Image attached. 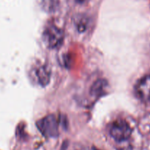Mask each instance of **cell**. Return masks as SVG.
Returning a JSON list of instances; mask_svg holds the SVG:
<instances>
[{
    "label": "cell",
    "mask_w": 150,
    "mask_h": 150,
    "mask_svg": "<svg viewBox=\"0 0 150 150\" xmlns=\"http://www.w3.org/2000/svg\"><path fill=\"white\" fill-rule=\"evenodd\" d=\"M88 24V18L85 16H81L79 17L78 19L77 20L76 22V25H77V30L80 33H83L86 30Z\"/></svg>",
    "instance_id": "obj_8"
},
{
    "label": "cell",
    "mask_w": 150,
    "mask_h": 150,
    "mask_svg": "<svg viewBox=\"0 0 150 150\" xmlns=\"http://www.w3.org/2000/svg\"><path fill=\"white\" fill-rule=\"evenodd\" d=\"M35 77L38 83L41 86H47L50 83L51 79V72L47 66L41 65L35 70Z\"/></svg>",
    "instance_id": "obj_5"
},
{
    "label": "cell",
    "mask_w": 150,
    "mask_h": 150,
    "mask_svg": "<svg viewBox=\"0 0 150 150\" xmlns=\"http://www.w3.org/2000/svg\"><path fill=\"white\" fill-rule=\"evenodd\" d=\"M43 40L46 46L50 49L60 47L64 40V32L55 25L47 26L43 33Z\"/></svg>",
    "instance_id": "obj_1"
},
{
    "label": "cell",
    "mask_w": 150,
    "mask_h": 150,
    "mask_svg": "<svg viewBox=\"0 0 150 150\" xmlns=\"http://www.w3.org/2000/svg\"><path fill=\"white\" fill-rule=\"evenodd\" d=\"M77 1L79 3H84V2H86L87 0H77Z\"/></svg>",
    "instance_id": "obj_10"
},
{
    "label": "cell",
    "mask_w": 150,
    "mask_h": 150,
    "mask_svg": "<svg viewBox=\"0 0 150 150\" xmlns=\"http://www.w3.org/2000/svg\"><path fill=\"white\" fill-rule=\"evenodd\" d=\"M37 127L47 138H57L59 135V121L54 115L45 116L37 122Z\"/></svg>",
    "instance_id": "obj_2"
},
{
    "label": "cell",
    "mask_w": 150,
    "mask_h": 150,
    "mask_svg": "<svg viewBox=\"0 0 150 150\" xmlns=\"http://www.w3.org/2000/svg\"><path fill=\"white\" fill-rule=\"evenodd\" d=\"M135 93L141 100L150 102V75H147L138 80L135 88Z\"/></svg>",
    "instance_id": "obj_4"
},
{
    "label": "cell",
    "mask_w": 150,
    "mask_h": 150,
    "mask_svg": "<svg viewBox=\"0 0 150 150\" xmlns=\"http://www.w3.org/2000/svg\"><path fill=\"white\" fill-rule=\"evenodd\" d=\"M58 0H43L42 7L45 11L54 12L58 7Z\"/></svg>",
    "instance_id": "obj_7"
},
{
    "label": "cell",
    "mask_w": 150,
    "mask_h": 150,
    "mask_svg": "<svg viewBox=\"0 0 150 150\" xmlns=\"http://www.w3.org/2000/svg\"><path fill=\"white\" fill-rule=\"evenodd\" d=\"M108 87V82L104 79H99L96 80L90 89V93L93 96H101L105 93Z\"/></svg>",
    "instance_id": "obj_6"
},
{
    "label": "cell",
    "mask_w": 150,
    "mask_h": 150,
    "mask_svg": "<svg viewBox=\"0 0 150 150\" xmlns=\"http://www.w3.org/2000/svg\"><path fill=\"white\" fill-rule=\"evenodd\" d=\"M132 134V128L124 119L114 121L110 127V135L118 142L127 141Z\"/></svg>",
    "instance_id": "obj_3"
},
{
    "label": "cell",
    "mask_w": 150,
    "mask_h": 150,
    "mask_svg": "<svg viewBox=\"0 0 150 150\" xmlns=\"http://www.w3.org/2000/svg\"></svg>",
    "instance_id": "obj_11"
},
{
    "label": "cell",
    "mask_w": 150,
    "mask_h": 150,
    "mask_svg": "<svg viewBox=\"0 0 150 150\" xmlns=\"http://www.w3.org/2000/svg\"><path fill=\"white\" fill-rule=\"evenodd\" d=\"M68 141H65L62 144L61 146V148H60V150H67L68 148Z\"/></svg>",
    "instance_id": "obj_9"
}]
</instances>
